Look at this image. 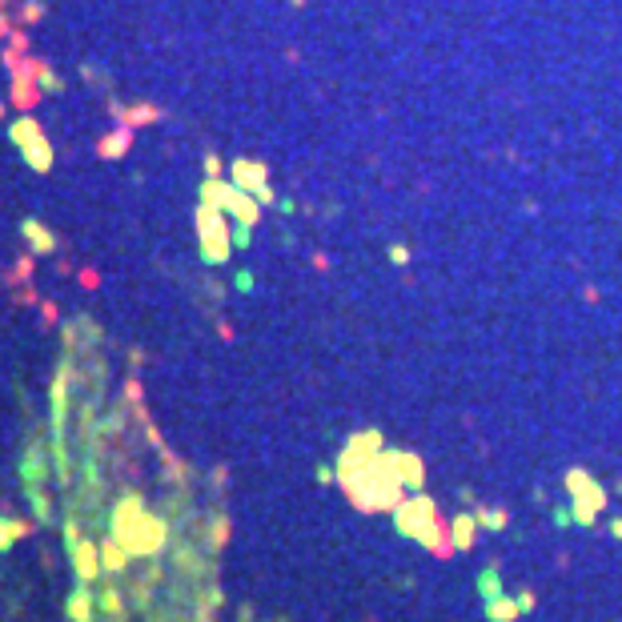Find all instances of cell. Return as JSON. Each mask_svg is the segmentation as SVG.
I'll list each match as a JSON object with an SVG mask.
<instances>
[{"label": "cell", "instance_id": "1", "mask_svg": "<svg viewBox=\"0 0 622 622\" xmlns=\"http://www.w3.org/2000/svg\"><path fill=\"white\" fill-rule=\"evenodd\" d=\"M201 245H205L209 262H225V253H229V237H225V225L217 217V205L201 209Z\"/></svg>", "mask_w": 622, "mask_h": 622}, {"label": "cell", "instance_id": "2", "mask_svg": "<svg viewBox=\"0 0 622 622\" xmlns=\"http://www.w3.org/2000/svg\"><path fill=\"white\" fill-rule=\"evenodd\" d=\"M398 526L406 530V534H418V538L430 542V538H434V506L422 502V498L410 502V506H401L398 510Z\"/></svg>", "mask_w": 622, "mask_h": 622}, {"label": "cell", "instance_id": "3", "mask_svg": "<svg viewBox=\"0 0 622 622\" xmlns=\"http://www.w3.org/2000/svg\"><path fill=\"white\" fill-rule=\"evenodd\" d=\"M233 177L241 181V185H249V189H253V193H257L262 201H269V189H265V169H262V165H249V161H241V165L233 169Z\"/></svg>", "mask_w": 622, "mask_h": 622}, {"label": "cell", "instance_id": "4", "mask_svg": "<svg viewBox=\"0 0 622 622\" xmlns=\"http://www.w3.org/2000/svg\"><path fill=\"white\" fill-rule=\"evenodd\" d=\"M470 534H474V518L462 514L458 522H454V538H458V546H470Z\"/></svg>", "mask_w": 622, "mask_h": 622}, {"label": "cell", "instance_id": "5", "mask_svg": "<svg viewBox=\"0 0 622 622\" xmlns=\"http://www.w3.org/2000/svg\"><path fill=\"white\" fill-rule=\"evenodd\" d=\"M124 141H129V133H121V137L105 141V145H100V153H121V149H124Z\"/></svg>", "mask_w": 622, "mask_h": 622}, {"label": "cell", "instance_id": "6", "mask_svg": "<svg viewBox=\"0 0 622 622\" xmlns=\"http://www.w3.org/2000/svg\"><path fill=\"white\" fill-rule=\"evenodd\" d=\"M490 614L506 622V618H514V606H510V602H498V606H490Z\"/></svg>", "mask_w": 622, "mask_h": 622}, {"label": "cell", "instance_id": "7", "mask_svg": "<svg viewBox=\"0 0 622 622\" xmlns=\"http://www.w3.org/2000/svg\"><path fill=\"white\" fill-rule=\"evenodd\" d=\"M502 522H506L502 514H482V526H502Z\"/></svg>", "mask_w": 622, "mask_h": 622}]
</instances>
